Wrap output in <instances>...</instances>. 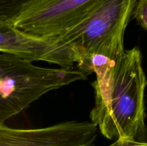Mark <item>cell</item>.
Listing matches in <instances>:
<instances>
[{"label":"cell","mask_w":147,"mask_h":146,"mask_svg":"<svg viewBox=\"0 0 147 146\" xmlns=\"http://www.w3.org/2000/svg\"><path fill=\"white\" fill-rule=\"evenodd\" d=\"M81 71L96 74L92 83L95 104L90 122L109 140L111 146H131L145 126L144 94L147 79L140 49L125 50L115 60L94 55L84 63Z\"/></svg>","instance_id":"6da1fadb"},{"label":"cell","mask_w":147,"mask_h":146,"mask_svg":"<svg viewBox=\"0 0 147 146\" xmlns=\"http://www.w3.org/2000/svg\"><path fill=\"white\" fill-rule=\"evenodd\" d=\"M32 1L0 0V26L12 25L16 18Z\"/></svg>","instance_id":"52a82bcc"},{"label":"cell","mask_w":147,"mask_h":146,"mask_svg":"<svg viewBox=\"0 0 147 146\" xmlns=\"http://www.w3.org/2000/svg\"><path fill=\"white\" fill-rule=\"evenodd\" d=\"M97 136L98 127L90 121H67L32 129L0 123V146H95Z\"/></svg>","instance_id":"5b68a950"},{"label":"cell","mask_w":147,"mask_h":146,"mask_svg":"<svg viewBox=\"0 0 147 146\" xmlns=\"http://www.w3.org/2000/svg\"><path fill=\"white\" fill-rule=\"evenodd\" d=\"M0 52L59 67L65 65L69 59L68 50L65 46L26 34L12 25L0 26Z\"/></svg>","instance_id":"8992f818"},{"label":"cell","mask_w":147,"mask_h":146,"mask_svg":"<svg viewBox=\"0 0 147 146\" xmlns=\"http://www.w3.org/2000/svg\"><path fill=\"white\" fill-rule=\"evenodd\" d=\"M73 68H50L0 52V123L24 111L49 92L86 80Z\"/></svg>","instance_id":"3957f363"},{"label":"cell","mask_w":147,"mask_h":146,"mask_svg":"<svg viewBox=\"0 0 147 146\" xmlns=\"http://www.w3.org/2000/svg\"><path fill=\"white\" fill-rule=\"evenodd\" d=\"M136 0H98L86 14L56 40L73 49L80 61L94 55L115 60L125 51L124 34Z\"/></svg>","instance_id":"7a4b0ae2"},{"label":"cell","mask_w":147,"mask_h":146,"mask_svg":"<svg viewBox=\"0 0 147 146\" xmlns=\"http://www.w3.org/2000/svg\"><path fill=\"white\" fill-rule=\"evenodd\" d=\"M132 16L137 24L147 31V0H136Z\"/></svg>","instance_id":"ba28073f"},{"label":"cell","mask_w":147,"mask_h":146,"mask_svg":"<svg viewBox=\"0 0 147 146\" xmlns=\"http://www.w3.org/2000/svg\"><path fill=\"white\" fill-rule=\"evenodd\" d=\"M131 146H147V125L139 132Z\"/></svg>","instance_id":"9c48e42d"},{"label":"cell","mask_w":147,"mask_h":146,"mask_svg":"<svg viewBox=\"0 0 147 146\" xmlns=\"http://www.w3.org/2000/svg\"><path fill=\"white\" fill-rule=\"evenodd\" d=\"M98 0H33L16 18L13 27L55 42Z\"/></svg>","instance_id":"277c9868"}]
</instances>
